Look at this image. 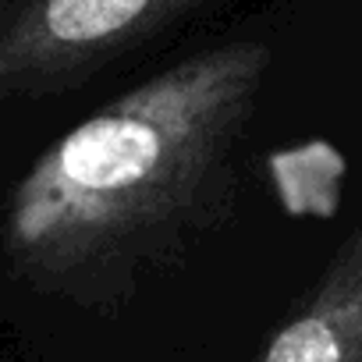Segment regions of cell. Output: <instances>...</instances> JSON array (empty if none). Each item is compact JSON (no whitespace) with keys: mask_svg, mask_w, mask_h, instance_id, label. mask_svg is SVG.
Wrapping results in <instances>:
<instances>
[{"mask_svg":"<svg viewBox=\"0 0 362 362\" xmlns=\"http://www.w3.org/2000/svg\"><path fill=\"white\" fill-rule=\"evenodd\" d=\"M267 64L263 43L203 50L61 135L11 196V256L57 281L107 270L181 228L224 177Z\"/></svg>","mask_w":362,"mask_h":362,"instance_id":"obj_1","label":"cell"},{"mask_svg":"<svg viewBox=\"0 0 362 362\" xmlns=\"http://www.w3.org/2000/svg\"><path fill=\"white\" fill-rule=\"evenodd\" d=\"M203 0H29L0 29V93L61 89Z\"/></svg>","mask_w":362,"mask_h":362,"instance_id":"obj_2","label":"cell"},{"mask_svg":"<svg viewBox=\"0 0 362 362\" xmlns=\"http://www.w3.org/2000/svg\"><path fill=\"white\" fill-rule=\"evenodd\" d=\"M259 362H362V217Z\"/></svg>","mask_w":362,"mask_h":362,"instance_id":"obj_3","label":"cell"}]
</instances>
